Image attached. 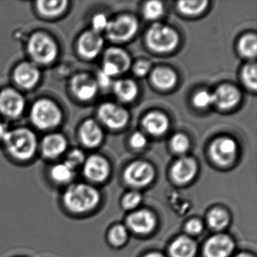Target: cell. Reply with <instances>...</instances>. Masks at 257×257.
I'll return each mask as SVG.
<instances>
[{
  "label": "cell",
  "mask_w": 257,
  "mask_h": 257,
  "mask_svg": "<svg viewBox=\"0 0 257 257\" xmlns=\"http://www.w3.org/2000/svg\"><path fill=\"white\" fill-rule=\"evenodd\" d=\"M64 210L72 215H82L94 210L100 201L99 191L86 183H72L61 194Z\"/></svg>",
  "instance_id": "obj_1"
},
{
  "label": "cell",
  "mask_w": 257,
  "mask_h": 257,
  "mask_svg": "<svg viewBox=\"0 0 257 257\" xmlns=\"http://www.w3.org/2000/svg\"><path fill=\"white\" fill-rule=\"evenodd\" d=\"M4 141L10 156L20 162L31 160L37 152V137L25 127L7 132Z\"/></svg>",
  "instance_id": "obj_2"
},
{
  "label": "cell",
  "mask_w": 257,
  "mask_h": 257,
  "mask_svg": "<svg viewBox=\"0 0 257 257\" xmlns=\"http://www.w3.org/2000/svg\"><path fill=\"white\" fill-rule=\"evenodd\" d=\"M32 122L42 130L53 128L62 120V112L58 105L49 99H40L31 108Z\"/></svg>",
  "instance_id": "obj_3"
},
{
  "label": "cell",
  "mask_w": 257,
  "mask_h": 257,
  "mask_svg": "<svg viewBox=\"0 0 257 257\" xmlns=\"http://www.w3.org/2000/svg\"><path fill=\"white\" fill-rule=\"evenodd\" d=\"M28 53L35 62L49 64L57 58L58 48L55 40L44 33L31 36L28 44Z\"/></svg>",
  "instance_id": "obj_4"
},
{
  "label": "cell",
  "mask_w": 257,
  "mask_h": 257,
  "mask_svg": "<svg viewBox=\"0 0 257 257\" xmlns=\"http://www.w3.org/2000/svg\"><path fill=\"white\" fill-rule=\"evenodd\" d=\"M147 43L155 52L165 53L174 50L179 43L177 33L162 24H154L147 33Z\"/></svg>",
  "instance_id": "obj_5"
},
{
  "label": "cell",
  "mask_w": 257,
  "mask_h": 257,
  "mask_svg": "<svg viewBox=\"0 0 257 257\" xmlns=\"http://www.w3.org/2000/svg\"><path fill=\"white\" fill-rule=\"evenodd\" d=\"M138 23L135 18L123 16L110 21L106 27L107 38L114 43L127 41L135 36L138 31Z\"/></svg>",
  "instance_id": "obj_6"
},
{
  "label": "cell",
  "mask_w": 257,
  "mask_h": 257,
  "mask_svg": "<svg viewBox=\"0 0 257 257\" xmlns=\"http://www.w3.org/2000/svg\"><path fill=\"white\" fill-rule=\"evenodd\" d=\"M210 156L213 162L226 166L234 162L237 153V145L229 138H217L210 147Z\"/></svg>",
  "instance_id": "obj_7"
},
{
  "label": "cell",
  "mask_w": 257,
  "mask_h": 257,
  "mask_svg": "<svg viewBox=\"0 0 257 257\" xmlns=\"http://www.w3.org/2000/svg\"><path fill=\"white\" fill-rule=\"evenodd\" d=\"M155 177L153 167L145 162H133L126 168L124 178L126 183L135 187H144L150 184Z\"/></svg>",
  "instance_id": "obj_8"
},
{
  "label": "cell",
  "mask_w": 257,
  "mask_h": 257,
  "mask_svg": "<svg viewBox=\"0 0 257 257\" xmlns=\"http://www.w3.org/2000/svg\"><path fill=\"white\" fill-rule=\"evenodd\" d=\"M97 114L100 121L109 128H121L127 124L129 119L127 110L112 103L102 104Z\"/></svg>",
  "instance_id": "obj_9"
},
{
  "label": "cell",
  "mask_w": 257,
  "mask_h": 257,
  "mask_svg": "<svg viewBox=\"0 0 257 257\" xmlns=\"http://www.w3.org/2000/svg\"><path fill=\"white\" fill-rule=\"evenodd\" d=\"M23 96L13 88H6L0 92V112L10 118L22 115L25 109Z\"/></svg>",
  "instance_id": "obj_10"
},
{
  "label": "cell",
  "mask_w": 257,
  "mask_h": 257,
  "mask_svg": "<svg viewBox=\"0 0 257 257\" xmlns=\"http://www.w3.org/2000/svg\"><path fill=\"white\" fill-rule=\"evenodd\" d=\"M70 88L76 98L82 101H88L97 94L98 85L89 75L79 73L72 79Z\"/></svg>",
  "instance_id": "obj_11"
},
{
  "label": "cell",
  "mask_w": 257,
  "mask_h": 257,
  "mask_svg": "<svg viewBox=\"0 0 257 257\" xmlns=\"http://www.w3.org/2000/svg\"><path fill=\"white\" fill-rule=\"evenodd\" d=\"M82 166L84 176L88 181L101 183L107 179L109 174V163L102 156H90L85 159Z\"/></svg>",
  "instance_id": "obj_12"
},
{
  "label": "cell",
  "mask_w": 257,
  "mask_h": 257,
  "mask_svg": "<svg viewBox=\"0 0 257 257\" xmlns=\"http://www.w3.org/2000/svg\"><path fill=\"white\" fill-rule=\"evenodd\" d=\"M103 46V37L92 30L82 34L78 40V52L85 59L95 58L101 52Z\"/></svg>",
  "instance_id": "obj_13"
},
{
  "label": "cell",
  "mask_w": 257,
  "mask_h": 257,
  "mask_svg": "<svg viewBox=\"0 0 257 257\" xmlns=\"http://www.w3.org/2000/svg\"><path fill=\"white\" fill-rule=\"evenodd\" d=\"M234 242L225 234L210 237L204 245L206 257H228L234 249Z\"/></svg>",
  "instance_id": "obj_14"
},
{
  "label": "cell",
  "mask_w": 257,
  "mask_h": 257,
  "mask_svg": "<svg viewBox=\"0 0 257 257\" xmlns=\"http://www.w3.org/2000/svg\"><path fill=\"white\" fill-rule=\"evenodd\" d=\"M40 79V72L35 64L24 62L19 64L14 71V80L19 86L31 89Z\"/></svg>",
  "instance_id": "obj_15"
},
{
  "label": "cell",
  "mask_w": 257,
  "mask_h": 257,
  "mask_svg": "<svg viewBox=\"0 0 257 257\" xmlns=\"http://www.w3.org/2000/svg\"><path fill=\"white\" fill-rule=\"evenodd\" d=\"M129 228L139 234H147L151 232L156 225V219L152 212L147 210L134 212L127 219Z\"/></svg>",
  "instance_id": "obj_16"
},
{
  "label": "cell",
  "mask_w": 257,
  "mask_h": 257,
  "mask_svg": "<svg viewBox=\"0 0 257 257\" xmlns=\"http://www.w3.org/2000/svg\"><path fill=\"white\" fill-rule=\"evenodd\" d=\"M213 103L221 109L234 107L240 101V93L233 85L225 84L218 87L213 94Z\"/></svg>",
  "instance_id": "obj_17"
},
{
  "label": "cell",
  "mask_w": 257,
  "mask_h": 257,
  "mask_svg": "<svg viewBox=\"0 0 257 257\" xmlns=\"http://www.w3.org/2000/svg\"><path fill=\"white\" fill-rule=\"evenodd\" d=\"M67 147L66 138L60 134H52L43 138L41 150L46 159H55L65 152Z\"/></svg>",
  "instance_id": "obj_18"
},
{
  "label": "cell",
  "mask_w": 257,
  "mask_h": 257,
  "mask_svg": "<svg viewBox=\"0 0 257 257\" xmlns=\"http://www.w3.org/2000/svg\"><path fill=\"white\" fill-rule=\"evenodd\" d=\"M198 171L196 162L189 157H183L175 162L171 170L174 180L177 183H185L192 180Z\"/></svg>",
  "instance_id": "obj_19"
},
{
  "label": "cell",
  "mask_w": 257,
  "mask_h": 257,
  "mask_svg": "<svg viewBox=\"0 0 257 257\" xmlns=\"http://www.w3.org/2000/svg\"><path fill=\"white\" fill-rule=\"evenodd\" d=\"M103 132L94 120L84 121L79 130V138L85 147L93 148L97 147L103 140Z\"/></svg>",
  "instance_id": "obj_20"
},
{
  "label": "cell",
  "mask_w": 257,
  "mask_h": 257,
  "mask_svg": "<svg viewBox=\"0 0 257 257\" xmlns=\"http://www.w3.org/2000/svg\"><path fill=\"white\" fill-rule=\"evenodd\" d=\"M142 124L149 134L159 136L168 130L169 121L165 114L160 112H152L144 117Z\"/></svg>",
  "instance_id": "obj_21"
},
{
  "label": "cell",
  "mask_w": 257,
  "mask_h": 257,
  "mask_svg": "<svg viewBox=\"0 0 257 257\" xmlns=\"http://www.w3.org/2000/svg\"><path fill=\"white\" fill-rule=\"evenodd\" d=\"M75 176L76 171L65 162L54 165L49 171V177L52 183L58 186H64V188L73 183Z\"/></svg>",
  "instance_id": "obj_22"
},
{
  "label": "cell",
  "mask_w": 257,
  "mask_h": 257,
  "mask_svg": "<svg viewBox=\"0 0 257 257\" xmlns=\"http://www.w3.org/2000/svg\"><path fill=\"white\" fill-rule=\"evenodd\" d=\"M196 249V243L192 239L180 236L170 246V254L171 257H194Z\"/></svg>",
  "instance_id": "obj_23"
},
{
  "label": "cell",
  "mask_w": 257,
  "mask_h": 257,
  "mask_svg": "<svg viewBox=\"0 0 257 257\" xmlns=\"http://www.w3.org/2000/svg\"><path fill=\"white\" fill-rule=\"evenodd\" d=\"M103 62L109 63L118 69L120 73H124L131 66V58L122 49L109 48L105 52Z\"/></svg>",
  "instance_id": "obj_24"
},
{
  "label": "cell",
  "mask_w": 257,
  "mask_h": 257,
  "mask_svg": "<svg viewBox=\"0 0 257 257\" xmlns=\"http://www.w3.org/2000/svg\"><path fill=\"white\" fill-rule=\"evenodd\" d=\"M153 83L157 88L162 90L172 88L177 83V77L176 73L167 67H157L151 74Z\"/></svg>",
  "instance_id": "obj_25"
},
{
  "label": "cell",
  "mask_w": 257,
  "mask_h": 257,
  "mask_svg": "<svg viewBox=\"0 0 257 257\" xmlns=\"http://www.w3.org/2000/svg\"><path fill=\"white\" fill-rule=\"evenodd\" d=\"M68 2L67 0H40L37 3L39 13L46 18H56L67 10Z\"/></svg>",
  "instance_id": "obj_26"
},
{
  "label": "cell",
  "mask_w": 257,
  "mask_h": 257,
  "mask_svg": "<svg viewBox=\"0 0 257 257\" xmlns=\"http://www.w3.org/2000/svg\"><path fill=\"white\" fill-rule=\"evenodd\" d=\"M114 93L123 102H131L138 95V86L130 79L117 81L113 85Z\"/></svg>",
  "instance_id": "obj_27"
},
{
  "label": "cell",
  "mask_w": 257,
  "mask_h": 257,
  "mask_svg": "<svg viewBox=\"0 0 257 257\" xmlns=\"http://www.w3.org/2000/svg\"><path fill=\"white\" fill-rule=\"evenodd\" d=\"M229 222V216L223 209L215 208L207 216V223L215 230L225 228Z\"/></svg>",
  "instance_id": "obj_28"
},
{
  "label": "cell",
  "mask_w": 257,
  "mask_h": 257,
  "mask_svg": "<svg viewBox=\"0 0 257 257\" xmlns=\"http://www.w3.org/2000/svg\"><path fill=\"white\" fill-rule=\"evenodd\" d=\"M239 52L248 58H255L257 52V39L253 34H246L240 40Z\"/></svg>",
  "instance_id": "obj_29"
},
{
  "label": "cell",
  "mask_w": 257,
  "mask_h": 257,
  "mask_svg": "<svg viewBox=\"0 0 257 257\" xmlns=\"http://www.w3.org/2000/svg\"><path fill=\"white\" fill-rule=\"evenodd\" d=\"M208 2L206 0L199 1H180L178 3V9L183 14L195 16L200 14L207 8Z\"/></svg>",
  "instance_id": "obj_30"
},
{
  "label": "cell",
  "mask_w": 257,
  "mask_h": 257,
  "mask_svg": "<svg viewBox=\"0 0 257 257\" xmlns=\"http://www.w3.org/2000/svg\"><path fill=\"white\" fill-rule=\"evenodd\" d=\"M242 79L245 85L249 89L255 91L257 88L256 65L248 64L243 67L242 71Z\"/></svg>",
  "instance_id": "obj_31"
},
{
  "label": "cell",
  "mask_w": 257,
  "mask_h": 257,
  "mask_svg": "<svg viewBox=\"0 0 257 257\" xmlns=\"http://www.w3.org/2000/svg\"><path fill=\"white\" fill-rule=\"evenodd\" d=\"M163 13L164 6L159 1H150L144 6V16L148 20H156Z\"/></svg>",
  "instance_id": "obj_32"
},
{
  "label": "cell",
  "mask_w": 257,
  "mask_h": 257,
  "mask_svg": "<svg viewBox=\"0 0 257 257\" xmlns=\"http://www.w3.org/2000/svg\"><path fill=\"white\" fill-rule=\"evenodd\" d=\"M128 233L126 227L122 225H118L113 227L109 231V240L115 246H121L125 243Z\"/></svg>",
  "instance_id": "obj_33"
},
{
  "label": "cell",
  "mask_w": 257,
  "mask_h": 257,
  "mask_svg": "<svg viewBox=\"0 0 257 257\" xmlns=\"http://www.w3.org/2000/svg\"><path fill=\"white\" fill-rule=\"evenodd\" d=\"M189 140L183 134H177L171 141V147L173 151L177 154H183L189 148Z\"/></svg>",
  "instance_id": "obj_34"
},
{
  "label": "cell",
  "mask_w": 257,
  "mask_h": 257,
  "mask_svg": "<svg viewBox=\"0 0 257 257\" xmlns=\"http://www.w3.org/2000/svg\"><path fill=\"white\" fill-rule=\"evenodd\" d=\"M193 103L198 108L207 107L213 103V94L206 90H201L194 96Z\"/></svg>",
  "instance_id": "obj_35"
},
{
  "label": "cell",
  "mask_w": 257,
  "mask_h": 257,
  "mask_svg": "<svg viewBox=\"0 0 257 257\" xmlns=\"http://www.w3.org/2000/svg\"><path fill=\"white\" fill-rule=\"evenodd\" d=\"M85 161V155L82 151L79 150H73L69 153L64 162L76 171L79 167L83 165Z\"/></svg>",
  "instance_id": "obj_36"
},
{
  "label": "cell",
  "mask_w": 257,
  "mask_h": 257,
  "mask_svg": "<svg viewBox=\"0 0 257 257\" xmlns=\"http://www.w3.org/2000/svg\"><path fill=\"white\" fill-rule=\"evenodd\" d=\"M141 201H142V197L139 192H129L123 198V207L126 210H133L141 204Z\"/></svg>",
  "instance_id": "obj_37"
},
{
  "label": "cell",
  "mask_w": 257,
  "mask_h": 257,
  "mask_svg": "<svg viewBox=\"0 0 257 257\" xmlns=\"http://www.w3.org/2000/svg\"><path fill=\"white\" fill-rule=\"evenodd\" d=\"M107 18L103 14H97L92 19V31L100 34L101 31H106L107 27Z\"/></svg>",
  "instance_id": "obj_38"
},
{
  "label": "cell",
  "mask_w": 257,
  "mask_h": 257,
  "mask_svg": "<svg viewBox=\"0 0 257 257\" xmlns=\"http://www.w3.org/2000/svg\"><path fill=\"white\" fill-rule=\"evenodd\" d=\"M131 145L136 150H141L146 147L147 139L145 135L141 132H135L132 135L130 140Z\"/></svg>",
  "instance_id": "obj_39"
},
{
  "label": "cell",
  "mask_w": 257,
  "mask_h": 257,
  "mask_svg": "<svg viewBox=\"0 0 257 257\" xmlns=\"http://www.w3.org/2000/svg\"><path fill=\"white\" fill-rule=\"evenodd\" d=\"M203 225L198 219H191L186 225V231L188 234L197 235L202 231Z\"/></svg>",
  "instance_id": "obj_40"
},
{
  "label": "cell",
  "mask_w": 257,
  "mask_h": 257,
  "mask_svg": "<svg viewBox=\"0 0 257 257\" xmlns=\"http://www.w3.org/2000/svg\"><path fill=\"white\" fill-rule=\"evenodd\" d=\"M150 67H151V64L148 61H140L134 67V72L137 76L143 77V76H145L146 75L148 74L150 70Z\"/></svg>",
  "instance_id": "obj_41"
},
{
  "label": "cell",
  "mask_w": 257,
  "mask_h": 257,
  "mask_svg": "<svg viewBox=\"0 0 257 257\" xmlns=\"http://www.w3.org/2000/svg\"><path fill=\"white\" fill-rule=\"evenodd\" d=\"M111 79L112 78L100 71L97 75V80L96 82H97V85H100L102 88H109L111 85V82H112V79Z\"/></svg>",
  "instance_id": "obj_42"
},
{
  "label": "cell",
  "mask_w": 257,
  "mask_h": 257,
  "mask_svg": "<svg viewBox=\"0 0 257 257\" xmlns=\"http://www.w3.org/2000/svg\"><path fill=\"white\" fill-rule=\"evenodd\" d=\"M101 71L111 78L120 74L119 71L116 67L107 62H103V69H102Z\"/></svg>",
  "instance_id": "obj_43"
},
{
  "label": "cell",
  "mask_w": 257,
  "mask_h": 257,
  "mask_svg": "<svg viewBox=\"0 0 257 257\" xmlns=\"http://www.w3.org/2000/svg\"><path fill=\"white\" fill-rule=\"evenodd\" d=\"M7 132L8 131H7V127L4 124H0V140L4 139Z\"/></svg>",
  "instance_id": "obj_44"
},
{
  "label": "cell",
  "mask_w": 257,
  "mask_h": 257,
  "mask_svg": "<svg viewBox=\"0 0 257 257\" xmlns=\"http://www.w3.org/2000/svg\"><path fill=\"white\" fill-rule=\"evenodd\" d=\"M144 257H165L162 254L159 253V252H150V253L147 254Z\"/></svg>",
  "instance_id": "obj_45"
},
{
  "label": "cell",
  "mask_w": 257,
  "mask_h": 257,
  "mask_svg": "<svg viewBox=\"0 0 257 257\" xmlns=\"http://www.w3.org/2000/svg\"><path fill=\"white\" fill-rule=\"evenodd\" d=\"M235 257H253L252 255L249 253H245V252H242V253L238 254L236 255Z\"/></svg>",
  "instance_id": "obj_46"
}]
</instances>
